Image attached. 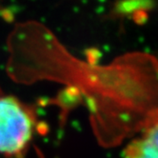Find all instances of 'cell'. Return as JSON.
<instances>
[{"instance_id":"obj_1","label":"cell","mask_w":158,"mask_h":158,"mask_svg":"<svg viewBox=\"0 0 158 158\" xmlns=\"http://www.w3.org/2000/svg\"><path fill=\"white\" fill-rule=\"evenodd\" d=\"M35 118L28 107L14 96L0 93V153L16 155L29 146Z\"/></svg>"},{"instance_id":"obj_2","label":"cell","mask_w":158,"mask_h":158,"mask_svg":"<svg viewBox=\"0 0 158 158\" xmlns=\"http://www.w3.org/2000/svg\"><path fill=\"white\" fill-rule=\"evenodd\" d=\"M124 155L126 158H158V110L147 119L140 134L126 147Z\"/></svg>"},{"instance_id":"obj_3","label":"cell","mask_w":158,"mask_h":158,"mask_svg":"<svg viewBox=\"0 0 158 158\" xmlns=\"http://www.w3.org/2000/svg\"><path fill=\"white\" fill-rule=\"evenodd\" d=\"M152 3L150 2H120L115 7L116 12L120 15H136L138 12H145L151 9Z\"/></svg>"}]
</instances>
